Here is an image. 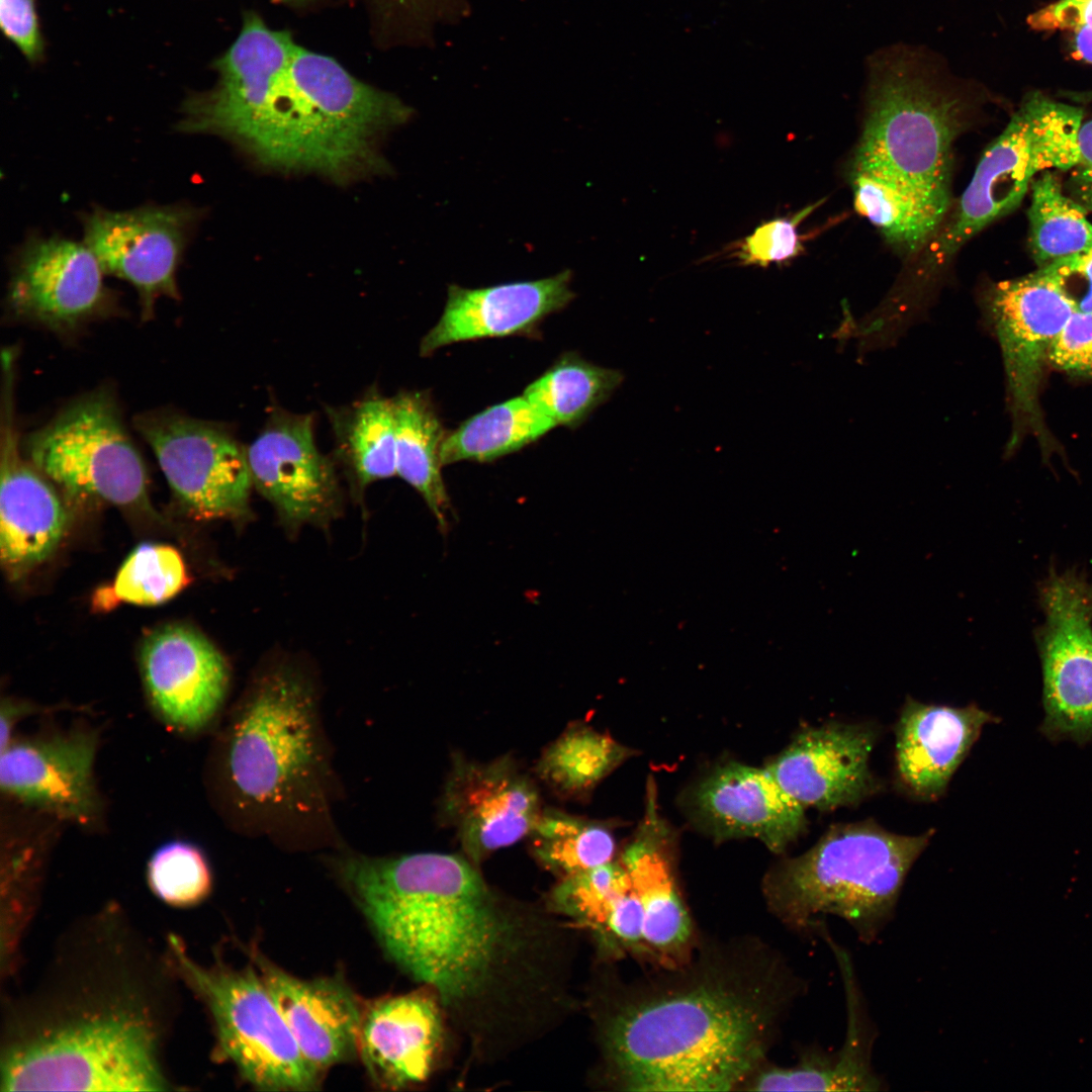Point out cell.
<instances>
[{
    "label": "cell",
    "instance_id": "obj_27",
    "mask_svg": "<svg viewBox=\"0 0 1092 1092\" xmlns=\"http://www.w3.org/2000/svg\"><path fill=\"white\" fill-rule=\"evenodd\" d=\"M653 795L621 862L641 904L646 952L674 967L688 954L693 927L673 880L668 831L659 818Z\"/></svg>",
    "mask_w": 1092,
    "mask_h": 1092
},
{
    "label": "cell",
    "instance_id": "obj_26",
    "mask_svg": "<svg viewBox=\"0 0 1092 1092\" xmlns=\"http://www.w3.org/2000/svg\"><path fill=\"white\" fill-rule=\"evenodd\" d=\"M995 721L996 717L976 705L957 708L908 697L896 726L900 783L915 797L938 799L983 727Z\"/></svg>",
    "mask_w": 1092,
    "mask_h": 1092
},
{
    "label": "cell",
    "instance_id": "obj_11",
    "mask_svg": "<svg viewBox=\"0 0 1092 1092\" xmlns=\"http://www.w3.org/2000/svg\"><path fill=\"white\" fill-rule=\"evenodd\" d=\"M985 317L1003 357L1013 416L1009 448L1026 429L1048 440L1042 427L1038 390L1052 342L1078 302L1063 278L1050 266L993 284L983 297Z\"/></svg>",
    "mask_w": 1092,
    "mask_h": 1092
},
{
    "label": "cell",
    "instance_id": "obj_18",
    "mask_svg": "<svg viewBox=\"0 0 1092 1092\" xmlns=\"http://www.w3.org/2000/svg\"><path fill=\"white\" fill-rule=\"evenodd\" d=\"M14 367L2 365L0 556L9 576L18 578L56 550L67 513L50 479L24 459L14 422Z\"/></svg>",
    "mask_w": 1092,
    "mask_h": 1092
},
{
    "label": "cell",
    "instance_id": "obj_32",
    "mask_svg": "<svg viewBox=\"0 0 1092 1092\" xmlns=\"http://www.w3.org/2000/svg\"><path fill=\"white\" fill-rule=\"evenodd\" d=\"M855 211L902 254L924 250L943 224L916 198L874 174L850 170Z\"/></svg>",
    "mask_w": 1092,
    "mask_h": 1092
},
{
    "label": "cell",
    "instance_id": "obj_25",
    "mask_svg": "<svg viewBox=\"0 0 1092 1092\" xmlns=\"http://www.w3.org/2000/svg\"><path fill=\"white\" fill-rule=\"evenodd\" d=\"M441 1038L434 998L420 992L387 996L363 1004L357 1054L376 1084L397 1089L428 1078Z\"/></svg>",
    "mask_w": 1092,
    "mask_h": 1092
},
{
    "label": "cell",
    "instance_id": "obj_30",
    "mask_svg": "<svg viewBox=\"0 0 1092 1092\" xmlns=\"http://www.w3.org/2000/svg\"><path fill=\"white\" fill-rule=\"evenodd\" d=\"M396 443V475L414 487L446 532L451 514L443 481L442 423L430 397L421 391H400L391 398Z\"/></svg>",
    "mask_w": 1092,
    "mask_h": 1092
},
{
    "label": "cell",
    "instance_id": "obj_15",
    "mask_svg": "<svg viewBox=\"0 0 1092 1092\" xmlns=\"http://www.w3.org/2000/svg\"><path fill=\"white\" fill-rule=\"evenodd\" d=\"M12 259L7 302L16 317L66 334L113 306L105 273L84 242L31 234Z\"/></svg>",
    "mask_w": 1092,
    "mask_h": 1092
},
{
    "label": "cell",
    "instance_id": "obj_8",
    "mask_svg": "<svg viewBox=\"0 0 1092 1092\" xmlns=\"http://www.w3.org/2000/svg\"><path fill=\"white\" fill-rule=\"evenodd\" d=\"M1080 107L1039 92L1024 98L1004 130L983 153L949 219L925 247L910 284L923 292L958 251L1023 199L1035 176L1069 171L1078 161Z\"/></svg>",
    "mask_w": 1092,
    "mask_h": 1092
},
{
    "label": "cell",
    "instance_id": "obj_4",
    "mask_svg": "<svg viewBox=\"0 0 1092 1092\" xmlns=\"http://www.w3.org/2000/svg\"><path fill=\"white\" fill-rule=\"evenodd\" d=\"M218 770L229 809L251 832L294 842L330 836V752L316 695L299 672L278 667L252 684L225 726Z\"/></svg>",
    "mask_w": 1092,
    "mask_h": 1092
},
{
    "label": "cell",
    "instance_id": "obj_31",
    "mask_svg": "<svg viewBox=\"0 0 1092 1092\" xmlns=\"http://www.w3.org/2000/svg\"><path fill=\"white\" fill-rule=\"evenodd\" d=\"M557 425L524 395L492 405L463 422L441 447L443 466L489 462L535 442Z\"/></svg>",
    "mask_w": 1092,
    "mask_h": 1092
},
{
    "label": "cell",
    "instance_id": "obj_19",
    "mask_svg": "<svg viewBox=\"0 0 1092 1092\" xmlns=\"http://www.w3.org/2000/svg\"><path fill=\"white\" fill-rule=\"evenodd\" d=\"M877 729L867 723L829 721L802 729L766 768L804 808L832 811L876 794L870 768Z\"/></svg>",
    "mask_w": 1092,
    "mask_h": 1092
},
{
    "label": "cell",
    "instance_id": "obj_34",
    "mask_svg": "<svg viewBox=\"0 0 1092 1092\" xmlns=\"http://www.w3.org/2000/svg\"><path fill=\"white\" fill-rule=\"evenodd\" d=\"M631 750L582 724L568 727L542 753L536 770L563 796H579L631 755Z\"/></svg>",
    "mask_w": 1092,
    "mask_h": 1092
},
{
    "label": "cell",
    "instance_id": "obj_13",
    "mask_svg": "<svg viewBox=\"0 0 1092 1092\" xmlns=\"http://www.w3.org/2000/svg\"><path fill=\"white\" fill-rule=\"evenodd\" d=\"M1044 623L1036 632L1044 718L1054 741L1092 740V582L1075 570L1051 568L1039 586Z\"/></svg>",
    "mask_w": 1092,
    "mask_h": 1092
},
{
    "label": "cell",
    "instance_id": "obj_48",
    "mask_svg": "<svg viewBox=\"0 0 1092 1092\" xmlns=\"http://www.w3.org/2000/svg\"><path fill=\"white\" fill-rule=\"evenodd\" d=\"M1071 32L1073 56L1080 61L1092 64V28L1080 27Z\"/></svg>",
    "mask_w": 1092,
    "mask_h": 1092
},
{
    "label": "cell",
    "instance_id": "obj_37",
    "mask_svg": "<svg viewBox=\"0 0 1092 1092\" xmlns=\"http://www.w3.org/2000/svg\"><path fill=\"white\" fill-rule=\"evenodd\" d=\"M188 582L179 552L164 544L138 546L120 566L113 584L100 590L96 606L109 607L118 602L155 606L176 596Z\"/></svg>",
    "mask_w": 1092,
    "mask_h": 1092
},
{
    "label": "cell",
    "instance_id": "obj_29",
    "mask_svg": "<svg viewBox=\"0 0 1092 1092\" xmlns=\"http://www.w3.org/2000/svg\"><path fill=\"white\" fill-rule=\"evenodd\" d=\"M336 461L356 493L396 475L395 423L391 398L373 388L348 405L327 407Z\"/></svg>",
    "mask_w": 1092,
    "mask_h": 1092
},
{
    "label": "cell",
    "instance_id": "obj_2",
    "mask_svg": "<svg viewBox=\"0 0 1092 1092\" xmlns=\"http://www.w3.org/2000/svg\"><path fill=\"white\" fill-rule=\"evenodd\" d=\"M796 991L778 969L717 966L642 991L603 1022L611 1072L631 1091L731 1090L758 1064Z\"/></svg>",
    "mask_w": 1092,
    "mask_h": 1092
},
{
    "label": "cell",
    "instance_id": "obj_38",
    "mask_svg": "<svg viewBox=\"0 0 1092 1092\" xmlns=\"http://www.w3.org/2000/svg\"><path fill=\"white\" fill-rule=\"evenodd\" d=\"M147 878L154 894L171 906L200 903L211 889V873L203 852L185 841H172L151 857Z\"/></svg>",
    "mask_w": 1092,
    "mask_h": 1092
},
{
    "label": "cell",
    "instance_id": "obj_44",
    "mask_svg": "<svg viewBox=\"0 0 1092 1092\" xmlns=\"http://www.w3.org/2000/svg\"><path fill=\"white\" fill-rule=\"evenodd\" d=\"M1027 24L1037 31L1092 28V0H1059L1027 17Z\"/></svg>",
    "mask_w": 1092,
    "mask_h": 1092
},
{
    "label": "cell",
    "instance_id": "obj_7",
    "mask_svg": "<svg viewBox=\"0 0 1092 1092\" xmlns=\"http://www.w3.org/2000/svg\"><path fill=\"white\" fill-rule=\"evenodd\" d=\"M933 834H897L872 819L834 824L767 875L768 904L796 930L818 932L832 915L873 942L892 920L907 875Z\"/></svg>",
    "mask_w": 1092,
    "mask_h": 1092
},
{
    "label": "cell",
    "instance_id": "obj_3",
    "mask_svg": "<svg viewBox=\"0 0 1092 1092\" xmlns=\"http://www.w3.org/2000/svg\"><path fill=\"white\" fill-rule=\"evenodd\" d=\"M229 142L259 166L339 184L387 173L383 138L413 110L276 30L251 52Z\"/></svg>",
    "mask_w": 1092,
    "mask_h": 1092
},
{
    "label": "cell",
    "instance_id": "obj_24",
    "mask_svg": "<svg viewBox=\"0 0 1092 1092\" xmlns=\"http://www.w3.org/2000/svg\"><path fill=\"white\" fill-rule=\"evenodd\" d=\"M304 1058L320 1072L357 1054L363 1003L340 978L300 979L253 953Z\"/></svg>",
    "mask_w": 1092,
    "mask_h": 1092
},
{
    "label": "cell",
    "instance_id": "obj_43",
    "mask_svg": "<svg viewBox=\"0 0 1092 1092\" xmlns=\"http://www.w3.org/2000/svg\"><path fill=\"white\" fill-rule=\"evenodd\" d=\"M0 24L6 37L29 61L43 52L34 0H0Z\"/></svg>",
    "mask_w": 1092,
    "mask_h": 1092
},
{
    "label": "cell",
    "instance_id": "obj_50",
    "mask_svg": "<svg viewBox=\"0 0 1092 1092\" xmlns=\"http://www.w3.org/2000/svg\"><path fill=\"white\" fill-rule=\"evenodd\" d=\"M277 1L285 2V3H289V4H297L298 5V4L307 3V2H309L311 0H277Z\"/></svg>",
    "mask_w": 1092,
    "mask_h": 1092
},
{
    "label": "cell",
    "instance_id": "obj_28",
    "mask_svg": "<svg viewBox=\"0 0 1092 1092\" xmlns=\"http://www.w3.org/2000/svg\"><path fill=\"white\" fill-rule=\"evenodd\" d=\"M847 1028L841 1048L833 1053L812 1051L794 1067L768 1068L751 1079L753 1091H842L886 1089L872 1065L875 1028L855 981L844 983Z\"/></svg>",
    "mask_w": 1092,
    "mask_h": 1092
},
{
    "label": "cell",
    "instance_id": "obj_51",
    "mask_svg": "<svg viewBox=\"0 0 1092 1092\" xmlns=\"http://www.w3.org/2000/svg\"><path fill=\"white\" fill-rule=\"evenodd\" d=\"M395 1H398V2H402V3H403V2H405L406 0H395Z\"/></svg>",
    "mask_w": 1092,
    "mask_h": 1092
},
{
    "label": "cell",
    "instance_id": "obj_1",
    "mask_svg": "<svg viewBox=\"0 0 1092 1092\" xmlns=\"http://www.w3.org/2000/svg\"><path fill=\"white\" fill-rule=\"evenodd\" d=\"M332 862L386 953L435 993L477 1054L521 1043L566 1011L559 928L499 896L470 859L344 851Z\"/></svg>",
    "mask_w": 1092,
    "mask_h": 1092
},
{
    "label": "cell",
    "instance_id": "obj_35",
    "mask_svg": "<svg viewBox=\"0 0 1092 1092\" xmlns=\"http://www.w3.org/2000/svg\"><path fill=\"white\" fill-rule=\"evenodd\" d=\"M1086 213L1066 195L1054 173L1044 171L1032 181L1029 248L1038 267L1092 249V223Z\"/></svg>",
    "mask_w": 1092,
    "mask_h": 1092
},
{
    "label": "cell",
    "instance_id": "obj_45",
    "mask_svg": "<svg viewBox=\"0 0 1092 1092\" xmlns=\"http://www.w3.org/2000/svg\"><path fill=\"white\" fill-rule=\"evenodd\" d=\"M1079 157L1069 170L1071 197L1092 211V119L1083 121L1078 134Z\"/></svg>",
    "mask_w": 1092,
    "mask_h": 1092
},
{
    "label": "cell",
    "instance_id": "obj_23",
    "mask_svg": "<svg viewBox=\"0 0 1092 1092\" xmlns=\"http://www.w3.org/2000/svg\"><path fill=\"white\" fill-rule=\"evenodd\" d=\"M570 270L538 280L517 281L483 288L448 287L444 311L423 337L420 354L457 342L528 335L551 313L573 298Z\"/></svg>",
    "mask_w": 1092,
    "mask_h": 1092
},
{
    "label": "cell",
    "instance_id": "obj_14",
    "mask_svg": "<svg viewBox=\"0 0 1092 1092\" xmlns=\"http://www.w3.org/2000/svg\"><path fill=\"white\" fill-rule=\"evenodd\" d=\"M201 216L200 209L186 203L129 210L95 206L81 214L83 242L105 274L134 287L146 321L159 298H179L178 269Z\"/></svg>",
    "mask_w": 1092,
    "mask_h": 1092
},
{
    "label": "cell",
    "instance_id": "obj_16",
    "mask_svg": "<svg viewBox=\"0 0 1092 1092\" xmlns=\"http://www.w3.org/2000/svg\"><path fill=\"white\" fill-rule=\"evenodd\" d=\"M246 453L254 488L285 526L324 524L338 514L342 493L335 462L315 443L311 414L273 407Z\"/></svg>",
    "mask_w": 1092,
    "mask_h": 1092
},
{
    "label": "cell",
    "instance_id": "obj_22",
    "mask_svg": "<svg viewBox=\"0 0 1092 1092\" xmlns=\"http://www.w3.org/2000/svg\"><path fill=\"white\" fill-rule=\"evenodd\" d=\"M95 752V736L84 731L12 739L1 750V790L57 817L87 824L98 811Z\"/></svg>",
    "mask_w": 1092,
    "mask_h": 1092
},
{
    "label": "cell",
    "instance_id": "obj_36",
    "mask_svg": "<svg viewBox=\"0 0 1092 1092\" xmlns=\"http://www.w3.org/2000/svg\"><path fill=\"white\" fill-rule=\"evenodd\" d=\"M531 836L537 859L564 878L611 861L616 848L606 825L555 810L541 813Z\"/></svg>",
    "mask_w": 1092,
    "mask_h": 1092
},
{
    "label": "cell",
    "instance_id": "obj_40",
    "mask_svg": "<svg viewBox=\"0 0 1092 1092\" xmlns=\"http://www.w3.org/2000/svg\"><path fill=\"white\" fill-rule=\"evenodd\" d=\"M822 201L807 205L791 216L762 222L750 235L727 245L709 259L722 255L723 258L736 259L740 265L766 268L800 256L804 251L805 237L799 233V224Z\"/></svg>",
    "mask_w": 1092,
    "mask_h": 1092
},
{
    "label": "cell",
    "instance_id": "obj_17",
    "mask_svg": "<svg viewBox=\"0 0 1092 1092\" xmlns=\"http://www.w3.org/2000/svg\"><path fill=\"white\" fill-rule=\"evenodd\" d=\"M441 809L473 863L531 833L542 813L534 783L510 756H454Z\"/></svg>",
    "mask_w": 1092,
    "mask_h": 1092
},
{
    "label": "cell",
    "instance_id": "obj_42",
    "mask_svg": "<svg viewBox=\"0 0 1092 1092\" xmlns=\"http://www.w3.org/2000/svg\"><path fill=\"white\" fill-rule=\"evenodd\" d=\"M598 934L613 950L646 952L643 914L633 887L617 898Z\"/></svg>",
    "mask_w": 1092,
    "mask_h": 1092
},
{
    "label": "cell",
    "instance_id": "obj_12",
    "mask_svg": "<svg viewBox=\"0 0 1092 1092\" xmlns=\"http://www.w3.org/2000/svg\"><path fill=\"white\" fill-rule=\"evenodd\" d=\"M133 425L193 514L236 519L249 513L254 486L246 447L229 430L170 410L138 415Z\"/></svg>",
    "mask_w": 1092,
    "mask_h": 1092
},
{
    "label": "cell",
    "instance_id": "obj_49",
    "mask_svg": "<svg viewBox=\"0 0 1092 1092\" xmlns=\"http://www.w3.org/2000/svg\"><path fill=\"white\" fill-rule=\"evenodd\" d=\"M1066 96L1069 99H1071V100H1073L1075 102H1079V103L1092 102V91L1067 92Z\"/></svg>",
    "mask_w": 1092,
    "mask_h": 1092
},
{
    "label": "cell",
    "instance_id": "obj_33",
    "mask_svg": "<svg viewBox=\"0 0 1092 1092\" xmlns=\"http://www.w3.org/2000/svg\"><path fill=\"white\" fill-rule=\"evenodd\" d=\"M619 371L594 365L571 353L532 382L524 396L556 425L576 427L620 385Z\"/></svg>",
    "mask_w": 1092,
    "mask_h": 1092
},
{
    "label": "cell",
    "instance_id": "obj_9",
    "mask_svg": "<svg viewBox=\"0 0 1092 1092\" xmlns=\"http://www.w3.org/2000/svg\"><path fill=\"white\" fill-rule=\"evenodd\" d=\"M174 963L206 1003L219 1054L260 1090L308 1091L323 1073L302 1055L260 972L252 967L204 968L170 939Z\"/></svg>",
    "mask_w": 1092,
    "mask_h": 1092
},
{
    "label": "cell",
    "instance_id": "obj_41",
    "mask_svg": "<svg viewBox=\"0 0 1092 1092\" xmlns=\"http://www.w3.org/2000/svg\"><path fill=\"white\" fill-rule=\"evenodd\" d=\"M1048 360L1058 369L1092 375V312L1075 311L1055 337Z\"/></svg>",
    "mask_w": 1092,
    "mask_h": 1092
},
{
    "label": "cell",
    "instance_id": "obj_39",
    "mask_svg": "<svg viewBox=\"0 0 1092 1092\" xmlns=\"http://www.w3.org/2000/svg\"><path fill=\"white\" fill-rule=\"evenodd\" d=\"M631 887L622 862L611 860L565 877L553 900L561 911L599 933L617 898Z\"/></svg>",
    "mask_w": 1092,
    "mask_h": 1092
},
{
    "label": "cell",
    "instance_id": "obj_10",
    "mask_svg": "<svg viewBox=\"0 0 1092 1092\" xmlns=\"http://www.w3.org/2000/svg\"><path fill=\"white\" fill-rule=\"evenodd\" d=\"M22 450L72 497L120 507L148 504L146 466L109 389L66 405L26 438Z\"/></svg>",
    "mask_w": 1092,
    "mask_h": 1092
},
{
    "label": "cell",
    "instance_id": "obj_46",
    "mask_svg": "<svg viewBox=\"0 0 1092 1092\" xmlns=\"http://www.w3.org/2000/svg\"><path fill=\"white\" fill-rule=\"evenodd\" d=\"M1046 266L1052 267L1064 281L1077 278L1086 283V291L1078 301V308L1084 312H1092V249Z\"/></svg>",
    "mask_w": 1092,
    "mask_h": 1092
},
{
    "label": "cell",
    "instance_id": "obj_20",
    "mask_svg": "<svg viewBox=\"0 0 1092 1092\" xmlns=\"http://www.w3.org/2000/svg\"><path fill=\"white\" fill-rule=\"evenodd\" d=\"M140 665L147 696L160 718L182 732H196L214 719L230 682L219 651L200 633L166 625L144 641Z\"/></svg>",
    "mask_w": 1092,
    "mask_h": 1092
},
{
    "label": "cell",
    "instance_id": "obj_6",
    "mask_svg": "<svg viewBox=\"0 0 1092 1092\" xmlns=\"http://www.w3.org/2000/svg\"><path fill=\"white\" fill-rule=\"evenodd\" d=\"M935 65L908 49L873 59L850 170L894 183L944 223L951 205L953 144L970 103L963 87Z\"/></svg>",
    "mask_w": 1092,
    "mask_h": 1092
},
{
    "label": "cell",
    "instance_id": "obj_5",
    "mask_svg": "<svg viewBox=\"0 0 1092 1092\" xmlns=\"http://www.w3.org/2000/svg\"><path fill=\"white\" fill-rule=\"evenodd\" d=\"M77 984L15 1025L2 1055V1089H164L158 1026L143 997L126 982Z\"/></svg>",
    "mask_w": 1092,
    "mask_h": 1092
},
{
    "label": "cell",
    "instance_id": "obj_21",
    "mask_svg": "<svg viewBox=\"0 0 1092 1092\" xmlns=\"http://www.w3.org/2000/svg\"><path fill=\"white\" fill-rule=\"evenodd\" d=\"M688 801L697 825L717 840L753 837L781 853L807 828L805 808L766 767L723 764L696 785Z\"/></svg>",
    "mask_w": 1092,
    "mask_h": 1092
},
{
    "label": "cell",
    "instance_id": "obj_47",
    "mask_svg": "<svg viewBox=\"0 0 1092 1092\" xmlns=\"http://www.w3.org/2000/svg\"><path fill=\"white\" fill-rule=\"evenodd\" d=\"M28 710L23 705L16 704L11 701L2 703L1 706V730H0V744L1 750L7 746L12 740V730L14 724L20 718L21 714H24Z\"/></svg>",
    "mask_w": 1092,
    "mask_h": 1092
}]
</instances>
